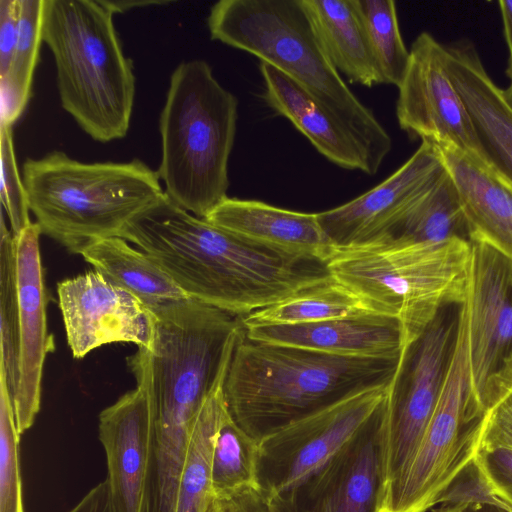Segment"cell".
<instances>
[{
	"instance_id": "6da1fadb",
	"label": "cell",
	"mask_w": 512,
	"mask_h": 512,
	"mask_svg": "<svg viewBox=\"0 0 512 512\" xmlns=\"http://www.w3.org/2000/svg\"><path fill=\"white\" fill-rule=\"evenodd\" d=\"M119 237L150 255L188 298L242 318L331 278L323 263L251 243L165 194Z\"/></svg>"
},
{
	"instance_id": "7a4b0ae2",
	"label": "cell",
	"mask_w": 512,
	"mask_h": 512,
	"mask_svg": "<svg viewBox=\"0 0 512 512\" xmlns=\"http://www.w3.org/2000/svg\"><path fill=\"white\" fill-rule=\"evenodd\" d=\"M148 348L127 358L155 418L161 512H174L190 435L206 399L225 381L244 334L242 317L186 298L152 309Z\"/></svg>"
},
{
	"instance_id": "3957f363",
	"label": "cell",
	"mask_w": 512,
	"mask_h": 512,
	"mask_svg": "<svg viewBox=\"0 0 512 512\" xmlns=\"http://www.w3.org/2000/svg\"><path fill=\"white\" fill-rule=\"evenodd\" d=\"M404 357L330 355L250 340L244 330L226 374L224 398L235 423L259 442L356 392L393 382Z\"/></svg>"
},
{
	"instance_id": "277c9868",
	"label": "cell",
	"mask_w": 512,
	"mask_h": 512,
	"mask_svg": "<svg viewBox=\"0 0 512 512\" xmlns=\"http://www.w3.org/2000/svg\"><path fill=\"white\" fill-rule=\"evenodd\" d=\"M212 40L245 51L290 77L353 136L376 174L392 140L333 66L300 0H220L209 11Z\"/></svg>"
},
{
	"instance_id": "5b68a950",
	"label": "cell",
	"mask_w": 512,
	"mask_h": 512,
	"mask_svg": "<svg viewBox=\"0 0 512 512\" xmlns=\"http://www.w3.org/2000/svg\"><path fill=\"white\" fill-rule=\"evenodd\" d=\"M471 243L409 242L383 237L349 247H331L328 272L376 313L399 321L405 349L446 308L464 302Z\"/></svg>"
},
{
	"instance_id": "8992f818",
	"label": "cell",
	"mask_w": 512,
	"mask_h": 512,
	"mask_svg": "<svg viewBox=\"0 0 512 512\" xmlns=\"http://www.w3.org/2000/svg\"><path fill=\"white\" fill-rule=\"evenodd\" d=\"M114 13L103 0H44L42 38L55 67L62 108L93 140L107 143L129 130L136 93Z\"/></svg>"
},
{
	"instance_id": "52a82bcc",
	"label": "cell",
	"mask_w": 512,
	"mask_h": 512,
	"mask_svg": "<svg viewBox=\"0 0 512 512\" xmlns=\"http://www.w3.org/2000/svg\"><path fill=\"white\" fill-rule=\"evenodd\" d=\"M22 179L41 233L72 254L120 236L165 194L157 171L139 159L85 163L58 150L28 158Z\"/></svg>"
},
{
	"instance_id": "ba28073f",
	"label": "cell",
	"mask_w": 512,
	"mask_h": 512,
	"mask_svg": "<svg viewBox=\"0 0 512 512\" xmlns=\"http://www.w3.org/2000/svg\"><path fill=\"white\" fill-rule=\"evenodd\" d=\"M237 118V98L206 61H184L175 68L159 118L157 174L166 197L199 218L228 197Z\"/></svg>"
},
{
	"instance_id": "9c48e42d",
	"label": "cell",
	"mask_w": 512,
	"mask_h": 512,
	"mask_svg": "<svg viewBox=\"0 0 512 512\" xmlns=\"http://www.w3.org/2000/svg\"><path fill=\"white\" fill-rule=\"evenodd\" d=\"M485 411L470 385L468 318L459 306L456 337L440 395L421 444L400 480L387 492L382 512H426L478 449Z\"/></svg>"
},
{
	"instance_id": "30bf717a",
	"label": "cell",
	"mask_w": 512,
	"mask_h": 512,
	"mask_svg": "<svg viewBox=\"0 0 512 512\" xmlns=\"http://www.w3.org/2000/svg\"><path fill=\"white\" fill-rule=\"evenodd\" d=\"M394 381L356 392L260 440L255 486L270 499L316 472L364 427Z\"/></svg>"
},
{
	"instance_id": "8fae6325",
	"label": "cell",
	"mask_w": 512,
	"mask_h": 512,
	"mask_svg": "<svg viewBox=\"0 0 512 512\" xmlns=\"http://www.w3.org/2000/svg\"><path fill=\"white\" fill-rule=\"evenodd\" d=\"M460 305L444 309L409 347L392 384L385 448L387 492L412 462L434 413L456 337Z\"/></svg>"
},
{
	"instance_id": "7c38bea8",
	"label": "cell",
	"mask_w": 512,
	"mask_h": 512,
	"mask_svg": "<svg viewBox=\"0 0 512 512\" xmlns=\"http://www.w3.org/2000/svg\"><path fill=\"white\" fill-rule=\"evenodd\" d=\"M388 399L325 465L270 498L272 512H382Z\"/></svg>"
},
{
	"instance_id": "4fadbf2b",
	"label": "cell",
	"mask_w": 512,
	"mask_h": 512,
	"mask_svg": "<svg viewBox=\"0 0 512 512\" xmlns=\"http://www.w3.org/2000/svg\"><path fill=\"white\" fill-rule=\"evenodd\" d=\"M471 396L486 410L512 375V261L482 243H471L465 298Z\"/></svg>"
},
{
	"instance_id": "5bb4252c",
	"label": "cell",
	"mask_w": 512,
	"mask_h": 512,
	"mask_svg": "<svg viewBox=\"0 0 512 512\" xmlns=\"http://www.w3.org/2000/svg\"><path fill=\"white\" fill-rule=\"evenodd\" d=\"M398 86L396 116L411 137L452 146L484 163L470 115L447 69V48L422 32L412 43Z\"/></svg>"
},
{
	"instance_id": "9a60e30c",
	"label": "cell",
	"mask_w": 512,
	"mask_h": 512,
	"mask_svg": "<svg viewBox=\"0 0 512 512\" xmlns=\"http://www.w3.org/2000/svg\"><path fill=\"white\" fill-rule=\"evenodd\" d=\"M98 435L114 511L161 512L155 418L143 385L101 411Z\"/></svg>"
},
{
	"instance_id": "2e32d148",
	"label": "cell",
	"mask_w": 512,
	"mask_h": 512,
	"mask_svg": "<svg viewBox=\"0 0 512 512\" xmlns=\"http://www.w3.org/2000/svg\"><path fill=\"white\" fill-rule=\"evenodd\" d=\"M68 346L76 359L102 345L148 348L155 316L135 295L93 270L57 284Z\"/></svg>"
},
{
	"instance_id": "e0dca14e",
	"label": "cell",
	"mask_w": 512,
	"mask_h": 512,
	"mask_svg": "<svg viewBox=\"0 0 512 512\" xmlns=\"http://www.w3.org/2000/svg\"><path fill=\"white\" fill-rule=\"evenodd\" d=\"M446 168L437 146L427 140L395 172L355 199L317 213L333 247H349L389 235L408 208L433 187Z\"/></svg>"
},
{
	"instance_id": "ac0fdd59",
	"label": "cell",
	"mask_w": 512,
	"mask_h": 512,
	"mask_svg": "<svg viewBox=\"0 0 512 512\" xmlns=\"http://www.w3.org/2000/svg\"><path fill=\"white\" fill-rule=\"evenodd\" d=\"M41 234L37 223L32 222L14 236L20 307V377L12 405L20 435L31 428L39 413L44 361L55 350L47 329Z\"/></svg>"
},
{
	"instance_id": "d6986e66",
	"label": "cell",
	"mask_w": 512,
	"mask_h": 512,
	"mask_svg": "<svg viewBox=\"0 0 512 512\" xmlns=\"http://www.w3.org/2000/svg\"><path fill=\"white\" fill-rule=\"evenodd\" d=\"M244 329L250 340L336 356L391 359L402 357L407 351L399 321L381 314Z\"/></svg>"
},
{
	"instance_id": "ffe728a7",
	"label": "cell",
	"mask_w": 512,
	"mask_h": 512,
	"mask_svg": "<svg viewBox=\"0 0 512 512\" xmlns=\"http://www.w3.org/2000/svg\"><path fill=\"white\" fill-rule=\"evenodd\" d=\"M447 48L451 81L470 115L485 163L512 185V110L467 40Z\"/></svg>"
},
{
	"instance_id": "44dd1931",
	"label": "cell",
	"mask_w": 512,
	"mask_h": 512,
	"mask_svg": "<svg viewBox=\"0 0 512 512\" xmlns=\"http://www.w3.org/2000/svg\"><path fill=\"white\" fill-rule=\"evenodd\" d=\"M204 219L251 243L296 259L324 264L332 247L317 213L292 211L258 200L227 197Z\"/></svg>"
},
{
	"instance_id": "7402d4cb",
	"label": "cell",
	"mask_w": 512,
	"mask_h": 512,
	"mask_svg": "<svg viewBox=\"0 0 512 512\" xmlns=\"http://www.w3.org/2000/svg\"><path fill=\"white\" fill-rule=\"evenodd\" d=\"M458 192L470 243H482L512 261V185L464 152L435 144Z\"/></svg>"
},
{
	"instance_id": "603a6c76",
	"label": "cell",
	"mask_w": 512,
	"mask_h": 512,
	"mask_svg": "<svg viewBox=\"0 0 512 512\" xmlns=\"http://www.w3.org/2000/svg\"><path fill=\"white\" fill-rule=\"evenodd\" d=\"M263 98L288 119L327 160L369 175L363 150L349 131L310 93L279 69L261 62Z\"/></svg>"
},
{
	"instance_id": "cb8c5ba5",
	"label": "cell",
	"mask_w": 512,
	"mask_h": 512,
	"mask_svg": "<svg viewBox=\"0 0 512 512\" xmlns=\"http://www.w3.org/2000/svg\"><path fill=\"white\" fill-rule=\"evenodd\" d=\"M333 66L350 83L383 84L354 0H300Z\"/></svg>"
},
{
	"instance_id": "d4e9b609",
	"label": "cell",
	"mask_w": 512,
	"mask_h": 512,
	"mask_svg": "<svg viewBox=\"0 0 512 512\" xmlns=\"http://www.w3.org/2000/svg\"><path fill=\"white\" fill-rule=\"evenodd\" d=\"M80 255L95 271L135 295L151 310L188 298L150 255L122 237L98 240Z\"/></svg>"
},
{
	"instance_id": "484cf974",
	"label": "cell",
	"mask_w": 512,
	"mask_h": 512,
	"mask_svg": "<svg viewBox=\"0 0 512 512\" xmlns=\"http://www.w3.org/2000/svg\"><path fill=\"white\" fill-rule=\"evenodd\" d=\"M223 385L206 399L194 423L179 476L174 512H206L214 499L213 449L221 417L227 408Z\"/></svg>"
},
{
	"instance_id": "4316f807",
	"label": "cell",
	"mask_w": 512,
	"mask_h": 512,
	"mask_svg": "<svg viewBox=\"0 0 512 512\" xmlns=\"http://www.w3.org/2000/svg\"><path fill=\"white\" fill-rule=\"evenodd\" d=\"M378 314L364 300L331 278L242 318L244 327L305 324Z\"/></svg>"
},
{
	"instance_id": "83f0119b",
	"label": "cell",
	"mask_w": 512,
	"mask_h": 512,
	"mask_svg": "<svg viewBox=\"0 0 512 512\" xmlns=\"http://www.w3.org/2000/svg\"><path fill=\"white\" fill-rule=\"evenodd\" d=\"M385 237L409 242H442L453 238L470 242L458 192L447 170Z\"/></svg>"
},
{
	"instance_id": "f1b7e54d",
	"label": "cell",
	"mask_w": 512,
	"mask_h": 512,
	"mask_svg": "<svg viewBox=\"0 0 512 512\" xmlns=\"http://www.w3.org/2000/svg\"><path fill=\"white\" fill-rule=\"evenodd\" d=\"M258 441L243 431L224 411L214 442L212 491L215 498L227 499L236 491L255 486Z\"/></svg>"
},
{
	"instance_id": "f546056e",
	"label": "cell",
	"mask_w": 512,
	"mask_h": 512,
	"mask_svg": "<svg viewBox=\"0 0 512 512\" xmlns=\"http://www.w3.org/2000/svg\"><path fill=\"white\" fill-rule=\"evenodd\" d=\"M0 373L13 400L20 377V307L15 241L1 214L0 228Z\"/></svg>"
},
{
	"instance_id": "4dcf8cb0",
	"label": "cell",
	"mask_w": 512,
	"mask_h": 512,
	"mask_svg": "<svg viewBox=\"0 0 512 512\" xmlns=\"http://www.w3.org/2000/svg\"><path fill=\"white\" fill-rule=\"evenodd\" d=\"M367 42L383 84L398 88L406 73L410 51L399 29L393 0H354Z\"/></svg>"
},
{
	"instance_id": "1f68e13d",
	"label": "cell",
	"mask_w": 512,
	"mask_h": 512,
	"mask_svg": "<svg viewBox=\"0 0 512 512\" xmlns=\"http://www.w3.org/2000/svg\"><path fill=\"white\" fill-rule=\"evenodd\" d=\"M20 436L7 384L0 373V512H25L20 471Z\"/></svg>"
},
{
	"instance_id": "d6a6232c",
	"label": "cell",
	"mask_w": 512,
	"mask_h": 512,
	"mask_svg": "<svg viewBox=\"0 0 512 512\" xmlns=\"http://www.w3.org/2000/svg\"><path fill=\"white\" fill-rule=\"evenodd\" d=\"M19 1V29L17 44L9 73L10 78L29 98L33 74L38 63L42 38L44 0ZM3 78V77H1Z\"/></svg>"
},
{
	"instance_id": "836d02e7",
	"label": "cell",
	"mask_w": 512,
	"mask_h": 512,
	"mask_svg": "<svg viewBox=\"0 0 512 512\" xmlns=\"http://www.w3.org/2000/svg\"><path fill=\"white\" fill-rule=\"evenodd\" d=\"M1 184L0 198L13 236L32 224L22 175L15 157L12 127L0 124Z\"/></svg>"
},
{
	"instance_id": "e575fe53",
	"label": "cell",
	"mask_w": 512,
	"mask_h": 512,
	"mask_svg": "<svg viewBox=\"0 0 512 512\" xmlns=\"http://www.w3.org/2000/svg\"><path fill=\"white\" fill-rule=\"evenodd\" d=\"M473 502L492 503L510 508L493 492L475 456L446 484L439 494L436 504Z\"/></svg>"
},
{
	"instance_id": "d590c367",
	"label": "cell",
	"mask_w": 512,
	"mask_h": 512,
	"mask_svg": "<svg viewBox=\"0 0 512 512\" xmlns=\"http://www.w3.org/2000/svg\"><path fill=\"white\" fill-rule=\"evenodd\" d=\"M478 447L512 449V375L500 385L485 410Z\"/></svg>"
},
{
	"instance_id": "8d00e7d4",
	"label": "cell",
	"mask_w": 512,
	"mask_h": 512,
	"mask_svg": "<svg viewBox=\"0 0 512 512\" xmlns=\"http://www.w3.org/2000/svg\"><path fill=\"white\" fill-rule=\"evenodd\" d=\"M475 457L493 492L512 509V449L478 447Z\"/></svg>"
},
{
	"instance_id": "74e56055",
	"label": "cell",
	"mask_w": 512,
	"mask_h": 512,
	"mask_svg": "<svg viewBox=\"0 0 512 512\" xmlns=\"http://www.w3.org/2000/svg\"><path fill=\"white\" fill-rule=\"evenodd\" d=\"M19 29V1H0V78L11 68Z\"/></svg>"
},
{
	"instance_id": "f35d334b",
	"label": "cell",
	"mask_w": 512,
	"mask_h": 512,
	"mask_svg": "<svg viewBox=\"0 0 512 512\" xmlns=\"http://www.w3.org/2000/svg\"><path fill=\"white\" fill-rule=\"evenodd\" d=\"M29 99L10 78H0V124L12 127L25 110Z\"/></svg>"
},
{
	"instance_id": "ab89813d",
	"label": "cell",
	"mask_w": 512,
	"mask_h": 512,
	"mask_svg": "<svg viewBox=\"0 0 512 512\" xmlns=\"http://www.w3.org/2000/svg\"><path fill=\"white\" fill-rule=\"evenodd\" d=\"M230 512H272L269 499L256 487H244L227 499Z\"/></svg>"
},
{
	"instance_id": "60d3db41",
	"label": "cell",
	"mask_w": 512,
	"mask_h": 512,
	"mask_svg": "<svg viewBox=\"0 0 512 512\" xmlns=\"http://www.w3.org/2000/svg\"><path fill=\"white\" fill-rule=\"evenodd\" d=\"M69 512H115L107 481L94 486Z\"/></svg>"
},
{
	"instance_id": "b9f144b4",
	"label": "cell",
	"mask_w": 512,
	"mask_h": 512,
	"mask_svg": "<svg viewBox=\"0 0 512 512\" xmlns=\"http://www.w3.org/2000/svg\"><path fill=\"white\" fill-rule=\"evenodd\" d=\"M433 512H512V509L492 503L442 504Z\"/></svg>"
},
{
	"instance_id": "7bdbcfd3",
	"label": "cell",
	"mask_w": 512,
	"mask_h": 512,
	"mask_svg": "<svg viewBox=\"0 0 512 512\" xmlns=\"http://www.w3.org/2000/svg\"><path fill=\"white\" fill-rule=\"evenodd\" d=\"M498 5L509 51V60L506 73L510 78V81H512V0H501L498 2Z\"/></svg>"
},
{
	"instance_id": "ee69618b",
	"label": "cell",
	"mask_w": 512,
	"mask_h": 512,
	"mask_svg": "<svg viewBox=\"0 0 512 512\" xmlns=\"http://www.w3.org/2000/svg\"><path fill=\"white\" fill-rule=\"evenodd\" d=\"M107 7L114 13H122L135 7L167 4L166 1H108L103 0Z\"/></svg>"
},
{
	"instance_id": "f6af8a7d",
	"label": "cell",
	"mask_w": 512,
	"mask_h": 512,
	"mask_svg": "<svg viewBox=\"0 0 512 512\" xmlns=\"http://www.w3.org/2000/svg\"><path fill=\"white\" fill-rule=\"evenodd\" d=\"M206 512H230V510L225 499H218L214 497Z\"/></svg>"
},
{
	"instance_id": "bcb514c9",
	"label": "cell",
	"mask_w": 512,
	"mask_h": 512,
	"mask_svg": "<svg viewBox=\"0 0 512 512\" xmlns=\"http://www.w3.org/2000/svg\"><path fill=\"white\" fill-rule=\"evenodd\" d=\"M502 91H503V96H504L506 103L512 110V81H511L510 85L505 90H502Z\"/></svg>"
}]
</instances>
